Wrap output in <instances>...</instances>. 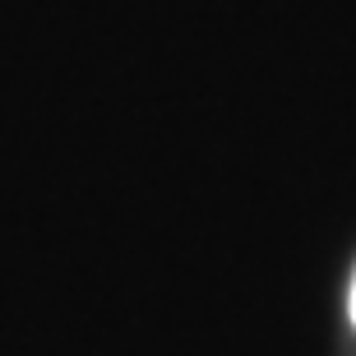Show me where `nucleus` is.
<instances>
[{
	"label": "nucleus",
	"instance_id": "f257e3e1",
	"mask_svg": "<svg viewBox=\"0 0 356 356\" xmlns=\"http://www.w3.org/2000/svg\"><path fill=\"white\" fill-rule=\"evenodd\" d=\"M347 305H352V324H356V277H352V301Z\"/></svg>",
	"mask_w": 356,
	"mask_h": 356
}]
</instances>
